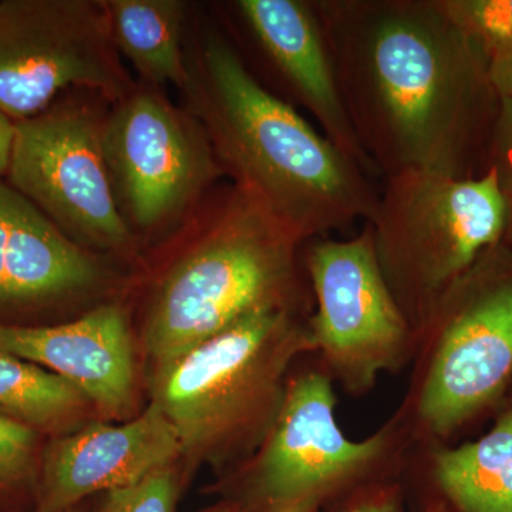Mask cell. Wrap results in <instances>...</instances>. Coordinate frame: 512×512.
<instances>
[{
  "mask_svg": "<svg viewBox=\"0 0 512 512\" xmlns=\"http://www.w3.org/2000/svg\"><path fill=\"white\" fill-rule=\"evenodd\" d=\"M419 512H444V508L437 501H426L419 505Z\"/></svg>",
  "mask_w": 512,
  "mask_h": 512,
  "instance_id": "4316f807",
  "label": "cell"
},
{
  "mask_svg": "<svg viewBox=\"0 0 512 512\" xmlns=\"http://www.w3.org/2000/svg\"><path fill=\"white\" fill-rule=\"evenodd\" d=\"M285 512H323L320 508L316 507H306V508H296V510L285 511Z\"/></svg>",
  "mask_w": 512,
  "mask_h": 512,
  "instance_id": "83f0119b",
  "label": "cell"
},
{
  "mask_svg": "<svg viewBox=\"0 0 512 512\" xmlns=\"http://www.w3.org/2000/svg\"><path fill=\"white\" fill-rule=\"evenodd\" d=\"M413 375L394 416L413 450L453 444L493 417L512 387V242L457 278L416 330Z\"/></svg>",
  "mask_w": 512,
  "mask_h": 512,
  "instance_id": "277c9868",
  "label": "cell"
},
{
  "mask_svg": "<svg viewBox=\"0 0 512 512\" xmlns=\"http://www.w3.org/2000/svg\"><path fill=\"white\" fill-rule=\"evenodd\" d=\"M490 74L498 94L512 99V47L490 60Z\"/></svg>",
  "mask_w": 512,
  "mask_h": 512,
  "instance_id": "cb8c5ba5",
  "label": "cell"
},
{
  "mask_svg": "<svg viewBox=\"0 0 512 512\" xmlns=\"http://www.w3.org/2000/svg\"><path fill=\"white\" fill-rule=\"evenodd\" d=\"M110 101L73 89L45 111L16 121L9 185L87 251L137 248L114 197L103 147Z\"/></svg>",
  "mask_w": 512,
  "mask_h": 512,
  "instance_id": "ba28073f",
  "label": "cell"
},
{
  "mask_svg": "<svg viewBox=\"0 0 512 512\" xmlns=\"http://www.w3.org/2000/svg\"><path fill=\"white\" fill-rule=\"evenodd\" d=\"M110 33L138 80L151 86L187 82L185 40L191 5L184 0H103Z\"/></svg>",
  "mask_w": 512,
  "mask_h": 512,
  "instance_id": "e0dca14e",
  "label": "cell"
},
{
  "mask_svg": "<svg viewBox=\"0 0 512 512\" xmlns=\"http://www.w3.org/2000/svg\"><path fill=\"white\" fill-rule=\"evenodd\" d=\"M136 84L103 0H0V111L10 120L37 116L73 89L113 104Z\"/></svg>",
  "mask_w": 512,
  "mask_h": 512,
  "instance_id": "8fae6325",
  "label": "cell"
},
{
  "mask_svg": "<svg viewBox=\"0 0 512 512\" xmlns=\"http://www.w3.org/2000/svg\"><path fill=\"white\" fill-rule=\"evenodd\" d=\"M436 3L488 59L512 47V0H436Z\"/></svg>",
  "mask_w": 512,
  "mask_h": 512,
  "instance_id": "d6986e66",
  "label": "cell"
},
{
  "mask_svg": "<svg viewBox=\"0 0 512 512\" xmlns=\"http://www.w3.org/2000/svg\"><path fill=\"white\" fill-rule=\"evenodd\" d=\"M406 500L403 480L386 481L362 488L323 512H406Z\"/></svg>",
  "mask_w": 512,
  "mask_h": 512,
  "instance_id": "603a6c76",
  "label": "cell"
},
{
  "mask_svg": "<svg viewBox=\"0 0 512 512\" xmlns=\"http://www.w3.org/2000/svg\"><path fill=\"white\" fill-rule=\"evenodd\" d=\"M185 56L183 106L232 184L302 242L372 220L375 180L255 76L225 26L191 18Z\"/></svg>",
  "mask_w": 512,
  "mask_h": 512,
  "instance_id": "7a4b0ae2",
  "label": "cell"
},
{
  "mask_svg": "<svg viewBox=\"0 0 512 512\" xmlns=\"http://www.w3.org/2000/svg\"><path fill=\"white\" fill-rule=\"evenodd\" d=\"M488 168L497 175L505 207V241L512 242V99L501 97L500 113L491 138Z\"/></svg>",
  "mask_w": 512,
  "mask_h": 512,
  "instance_id": "7402d4cb",
  "label": "cell"
},
{
  "mask_svg": "<svg viewBox=\"0 0 512 512\" xmlns=\"http://www.w3.org/2000/svg\"><path fill=\"white\" fill-rule=\"evenodd\" d=\"M15 121L0 111V177L8 174L13 140H15Z\"/></svg>",
  "mask_w": 512,
  "mask_h": 512,
  "instance_id": "d4e9b609",
  "label": "cell"
},
{
  "mask_svg": "<svg viewBox=\"0 0 512 512\" xmlns=\"http://www.w3.org/2000/svg\"><path fill=\"white\" fill-rule=\"evenodd\" d=\"M183 454L173 424L153 403L120 426L87 424L47 450L36 512H63L89 495L130 487Z\"/></svg>",
  "mask_w": 512,
  "mask_h": 512,
  "instance_id": "4fadbf2b",
  "label": "cell"
},
{
  "mask_svg": "<svg viewBox=\"0 0 512 512\" xmlns=\"http://www.w3.org/2000/svg\"><path fill=\"white\" fill-rule=\"evenodd\" d=\"M508 397H510V399H512V387H511L510 393H508Z\"/></svg>",
  "mask_w": 512,
  "mask_h": 512,
  "instance_id": "f546056e",
  "label": "cell"
},
{
  "mask_svg": "<svg viewBox=\"0 0 512 512\" xmlns=\"http://www.w3.org/2000/svg\"><path fill=\"white\" fill-rule=\"evenodd\" d=\"M0 350L63 377L107 419H121L133 409V340L119 303L97 306L62 325L0 323Z\"/></svg>",
  "mask_w": 512,
  "mask_h": 512,
  "instance_id": "5bb4252c",
  "label": "cell"
},
{
  "mask_svg": "<svg viewBox=\"0 0 512 512\" xmlns=\"http://www.w3.org/2000/svg\"><path fill=\"white\" fill-rule=\"evenodd\" d=\"M178 495L180 481L168 467L140 483L104 493L96 512H175Z\"/></svg>",
  "mask_w": 512,
  "mask_h": 512,
  "instance_id": "ffe728a7",
  "label": "cell"
},
{
  "mask_svg": "<svg viewBox=\"0 0 512 512\" xmlns=\"http://www.w3.org/2000/svg\"><path fill=\"white\" fill-rule=\"evenodd\" d=\"M340 96L380 177L488 171L501 96L490 59L436 0H312Z\"/></svg>",
  "mask_w": 512,
  "mask_h": 512,
  "instance_id": "6da1fadb",
  "label": "cell"
},
{
  "mask_svg": "<svg viewBox=\"0 0 512 512\" xmlns=\"http://www.w3.org/2000/svg\"><path fill=\"white\" fill-rule=\"evenodd\" d=\"M303 265L315 303L313 355L333 383L365 396L413 362L416 333L384 278L370 222L352 238L309 239Z\"/></svg>",
  "mask_w": 512,
  "mask_h": 512,
  "instance_id": "30bf717a",
  "label": "cell"
},
{
  "mask_svg": "<svg viewBox=\"0 0 512 512\" xmlns=\"http://www.w3.org/2000/svg\"><path fill=\"white\" fill-rule=\"evenodd\" d=\"M372 220L384 278L416 333L444 291L504 238L493 168L458 180L426 170L383 178Z\"/></svg>",
  "mask_w": 512,
  "mask_h": 512,
  "instance_id": "52a82bcc",
  "label": "cell"
},
{
  "mask_svg": "<svg viewBox=\"0 0 512 512\" xmlns=\"http://www.w3.org/2000/svg\"><path fill=\"white\" fill-rule=\"evenodd\" d=\"M63 512H82V511H80L79 508H77V507H73V508H70V510H66Z\"/></svg>",
  "mask_w": 512,
  "mask_h": 512,
  "instance_id": "f1b7e54d",
  "label": "cell"
},
{
  "mask_svg": "<svg viewBox=\"0 0 512 512\" xmlns=\"http://www.w3.org/2000/svg\"><path fill=\"white\" fill-rule=\"evenodd\" d=\"M266 309L154 367L151 403L173 424L184 454L256 450L278 416L296 360L313 355L309 319Z\"/></svg>",
  "mask_w": 512,
  "mask_h": 512,
  "instance_id": "5b68a950",
  "label": "cell"
},
{
  "mask_svg": "<svg viewBox=\"0 0 512 512\" xmlns=\"http://www.w3.org/2000/svg\"><path fill=\"white\" fill-rule=\"evenodd\" d=\"M335 383L318 365L289 379L284 402L228 501L244 512L325 510L386 481L403 480L413 443L392 416L363 440L336 421Z\"/></svg>",
  "mask_w": 512,
  "mask_h": 512,
  "instance_id": "8992f818",
  "label": "cell"
},
{
  "mask_svg": "<svg viewBox=\"0 0 512 512\" xmlns=\"http://www.w3.org/2000/svg\"><path fill=\"white\" fill-rule=\"evenodd\" d=\"M103 147L114 197L137 242L183 227L225 175L200 121L163 87L140 80L110 104Z\"/></svg>",
  "mask_w": 512,
  "mask_h": 512,
  "instance_id": "9c48e42d",
  "label": "cell"
},
{
  "mask_svg": "<svg viewBox=\"0 0 512 512\" xmlns=\"http://www.w3.org/2000/svg\"><path fill=\"white\" fill-rule=\"evenodd\" d=\"M201 512H244L241 508L238 507L237 504L231 503V501H225V503H221L215 505V507L210 508V510H205Z\"/></svg>",
  "mask_w": 512,
  "mask_h": 512,
  "instance_id": "484cf974",
  "label": "cell"
},
{
  "mask_svg": "<svg viewBox=\"0 0 512 512\" xmlns=\"http://www.w3.org/2000/svg\"><path fill=\"white\" fill-rule=\"evenodd\" d=\"M94 252L66 237L15 188L0 183V303L55 301L107 282Z\"/></svg>",
  "mask_w": 512,
  "mask_h": 512,
  "instance_id": "9a60e30c",
  "label": "cell"
},
{
  "mask_svg": "<svg viewBox=\"0 0 512 512\" xmlns=\"http://www.w3.org/2000/svg\"><path fill=\"white\" fill-rule=\"evenodd\" d=\"M36 431L0 413V491L28 481L35 471Z\"/></svg>",
  "mask_w": 512,
  "mask_h": 512,
  "instance_id": "44dd1931",
  "label": "cell"
},
{
  "mask_svg": "<svg viewBox=\"0 0 512 512\" xmlns=\"http://www.w3.org/2000/svg\"><path fill=\"white\" fill-rule=\"evenodd\" d=\"M417 505L437 501L444 512H512V399L483 436L461 444L416 448Z\"/></svg>",
  "mask_w": 512,
  "mask_h": 512,
  "instance_id": "2e32d148",
  "label": "cell"
},
{
  "mask_svg": "<svg viewBox=\"0 0 512 512\" xmlns=\"http://www.w3.org/2000/svg\"><path fill=\"white\" fill-rule=\"evenodd\" d=\"M190 238L154 289L144 348L173 362L266 309L313 313L303 245L247 191L215 188L185 222Z\"/></svg>",
  "mask_w": 512,
  "mask_h": 512,
  "instance_id": "3957f363",
  "label": "cell"
},
{
  "mask_svg": "<svg viewBox=\"0 0 512 512\" xmlns=\"http://www.w3.org/2000/svg\"><path fill=\"white\" fill-rule=\"evenodd\" d=\"M92 403L63 377L0 350V407L33 429H67Z\"/></svg>",
  "mask_w": 512,
  "mask_h": 512,
  "instance_id": "ac0fdd59",
  "label": "cell"
},
{
  "mask_svg": "<svg viewBox=\"0 0 512 512\" xmlns=\"http://www.w3.org/2000/svg\"><path fill=\"white\" fill-rule=\"evenodd\" d=\"M229 9L268 66L281 99L308 111L343 156L372 180L379 178L350 126L312 0H238Z\"/></svg>",
  "mask_w": 512,
  "mask_h": 512,
  "instance_id": "7c38bea8",
  "label": "cell"
}]
</instances>
